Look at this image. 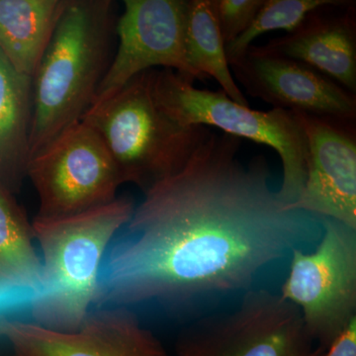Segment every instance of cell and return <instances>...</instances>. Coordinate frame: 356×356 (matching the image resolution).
Wrapping results in <instances>:
<instances>
[{
  "label": "cell",
  "instance_id": "6da1fadb",
  "mask_svg": "<svg viewBox=\"0 0 356 356\" xmlns=\"http://www.w3.org/2000/svg\"><path fill=\"white\" fill-rule=\"evenodd\" d=\"M240 147L212 133L184 170L145 193L103 262L97 306L235 291L322 235L320 218L271 191L266 156L243 165Z\"/></svg>",
  "mask_w": 356,
  "mask_h": 356
},
{
  "label": "cell",
  "instance_id": "7a4b0ae2",
  "mask_svg": "<svg viewBox=\"0 0 356 356\" xmlns=\"http://www.w3.org/2000/svg\"><path fill=\"white\" fill-rule=\"evenodd\" d=\"M111 0H67L32 76L29 159L81 121L110 64Z\"/></svg>",
  "mask_w": 356,
  "mask_h": 356
},
{
  "label": "cell",
  "instance_id": "3957f363",
  "mask_svg": "<svg viewBox=\"0 0 356 356\" xmlns=\"http://www.w3.org/2000/svg\"><path fill=\"white\" fill-rule=\"evenodd\" d=\"M129 198L74 216L34 219L42 252L43 280L30 313L37 324L58 331L76 330L99 298L100 274L115 235L133 216Z\"/></svg>",
  "mask_w": 356,
  "mask_h": 356
},
{
  "label": "cell",
  "instance_id": "277c9868",
  "mask_svg": "<svg viewBox=\"0 0 356 356\" xmlns=\"http://www.w3.org/2000/svg\"><path fill=\"white\" fill-rule=\"evenodd\" d=\"M152 76L153 70L138 74L81 119L102 140L123 184L137 185L144 193L184 170L213 133L206 126L180 125L161 111Z\"/></svg>",
  "mask_w": 356,
  "mask_h": 356
},
{
  "label": "cell",
  "instance_id": "5b68a950",
  "mask_svg": "<svg viewBox=\"0 0 356 356\" xmlns=\"http://www.w3.org/2000/svg\"><path fill=\"white\" fill-rule=\"evenodd\" d=\"M152 91L161 111L184 126H212L225 134L273 147L280 154L283 180L278 197L287 208L298 201L308 173L306 134L294 112L255 111L224 91L199 89L172 70H153Z\"/></svg>",
  "mask_w": 356,
  "mask_h": 356
},
{
  "label": "cell",
  "instance_id": "8992f818",
  "mask_svg": "<svg viewBox=\"0 0 356 356\" xmlns=\"http://www.w3.org/2000/svg\"><path fill=\"white\" fill-rule=\"evenodd\" d=\"M320 243L291 250L280 297L296 307L311 339L327 350L356 318V229L321 218Z\"/></svg>",
  "mask_w": 356,
  "mask_h": 356
},
{
  "label": "cell",
  "instance_id": "52a82bcc",
  "mask_svg": "<svg viewBox=\"0 0 356 356\" xmlns=\"http://www.w3.org/2000/svg\"><path fill=\"white\" fill-rule=\"evenodd\" d=\"M39 198L35 219L57 220L102 207L124 184L97 133L83 121L67 128L28 161Z\"/></svg>",
  "mask_w": 356,
  "mask_h": 356
},
{
  "label": "cell",
  "instance_id": "ba28073f",
  "mask_svg": "<svg viewBox=\"0 0 356 356\" xmlns=\"http://www.w3.org/2000/svg\"><path fill=\"white\" fill-rule=\"evenodd\" d=\"M298 309L280 295L254 290L232 313L200 322L172 356H323Z\"/></svg>",
  "mask_w": 356,
  "mask_h": 356
},
{
  "label": "cell",
  "instance_id": "9c48e42d",
  "mask_svg": "<svg viewBox=\"0 0 356 356\" xmlns=\"http://www.w3.org/2000/svg\"><path fill=\"white\" fill-rule=\"evenodd\" d=\"M124 7L115 25L118 48L92 105L108 98L138 74L156 67L175 70L191 83L198 79L185 56L187 1L125 0Z\"/></svg>",
  "mask_w": 356,
  "mask_h": 356
},
{
  "label": "cell",
  "instance_id": "30bf717a",
  "mask_svg": "<svg viewBox=\"0 0 356 356\" xmlns=\"http://www.w3.org/2000/svg\"><path fill=\"white\" fill-rule=\"evenodd\" d=\"M0 337L10 344L13 356H172L132 313L119 307L90 312L72 331L1 318Z\"/></svg>",
  "mask_w": 356,
  "mask_h": 356
},
{
  "label": "cell",
  "instance_id": "8fae6325",
  "mask_svg": "<svg viewBox=\"0 0 356 356\" xmlns=\"http://www.w3.org/2000/svg\"><path fill=\"white\" fill-rule=\"evenodd\" d=\"M229 65L248 95L261 98L274 108L355 121V95L298 60L267 53L252 44L242 58Z\"/></svg>",
  "mask_w": 356,
  "mask_h": 356
},
{
  "label": "cell",
  "instance_id": "7c38bea8",
  "mask_svg": "<svg viewBox=\"0 0 356 356\" xmlns=\"http://www.w3.org/2000/svg\"><path fill=\"white\" fill-rule=\"evenodd\" d=\"M294 112L306 134L308 173L291 209L356 229V140L348 123Z\"/></svg>",
  "mask_w": 356,
  "mask_h": 356
},
{
  "label": "cell",
  "instance_id": "4fadbf2b",
  "mask_svg": "<svg viewBox=\"0 0 356 356\" xmlns=\"http://www.w3.org/2000/svg\"><path fill=\"white\" fill-rule=\"evenodd\" d=\"M321 9V8H320ZM320 9L286 36L271 40L262 50L298 60L350 93L356 91V26L353 6L341 15L325 16Z\"/></svg>",
  "mask_w": 356,
  "mask_h": 356
},
{
  "label": "cell",
  "instance_id": "5bb4252c",
  "mask_svg": "<svg viewBox=\"0 0 356 356\" xmlns=\"http://www.w3.org/2000/svg\"><path fill=\"white\" fill-rule=\"evenodd\" d=\"M32 114L31 77L0 51V186L13 194L26 177Z\"/></svg>",
  "mask_w": 356,
  "mask_h": 356
},
{
  "label": "cell",
  "instance_id": "9a60e30c",
  "mask_svg": "<svg viewBox=\"0 0 356 356\" xmlns=\"http://www.w3.org/2000/svg\"><path fill=\"white\" fill-rule=\"evenodd\" d=\"M67 0H0V51L14 69L31 77Z\"/></svg>",
  "mask_w": 356,
  "mask_h": 356
},
{
  "label": "cell",
  "instance_id": "2e32d148",
  "mask_svg": "<svg viewBox=\"0 0 356 356\" xmlns=\"http://www.w3.org/2000/svg\"><path fill=\"white\" fill-rule=\"evenodd\" d=\"M34 240L31 222L13 193L0 186V289L39 292L43 266Z\"/></svg>",
  "mask_w": 356,
  "mask_h": 356
},
{
  "label": "cell",
  "instance_id": "e0dca14e",
  "mask_svg": "<svg viewBox=\"0 0 356 356\" xmlns=\"http://www.w3.org/2000/svg\"><path fill=\"white\" fill-rule=\"evenodd\" d=\"M185 56L199 81L214 77L233 102L248 106L229 70L226 44L222 38L211 0L187 1Z\"/></svg>",
  "mask_w": 356,
  "mask_h": 356
},
{
  "label": "cell",
  "instance_id": "ac0fdd59",
  "mask_svg": "<svg viewBox=\"0 0 356 356\" xmlns=\"http://www.w3.org/2000/svg\"><path fill=\"white\" fill-rule=\"evenodd\" d=\"M339 0H264L252 24L238 38L226 46L229 65L245 55L252 41L266 32L285 30L291 33L303 24L306 18L325 6H343Z\"/></svg>",
  "mask_w": 356,
  "mask_h": 356
},
{
  "label": "cell",
  "instance_id": "d6986e66",
  "mask_svg": "<svg viewBox=\"0 0 356 356\" xmlns=\"http://www.w3.org/2000/svg\"><path fill=\"white\" fill-rule=\"evenodd\" d=\"M264 0H211L225 44L238 38L252 24Z\"/></svg>",
  "mask_w": 356,
  "mask_h": 356
},
{
  "label": "cell",
  "instance_id": "ffe728a7",
  "mask_svg": "<svg viewBox=\"0 0 356 356\" xmlns=\"http://www.w3.org/2000/svg\"><path fill=\"white\" fill-rule=\"evenodd\" d=\"M36 292L26 289H0V318L16 317L30 311Z\"/></svg>",
  "mask_w": 356,
  "mask_h": 356
},
{
  "label": "cell",
  "instance_id": "44dd1931",
  "mask_svg": "<svg viewBox=\"0 0 356 356\" xmlns=\"http://www.w3.org/2000/svg\"><path fill=\"white\" fill-rule=\"evenodd\" d=\"M323 356H356V318L330 344Z\"/></svg>",
  "mask_w": 356,
  "mask_h": 356
}]
</instances>
